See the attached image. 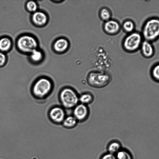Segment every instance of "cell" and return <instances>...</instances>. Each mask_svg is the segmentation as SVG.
Listing matches in <instances>:
<instances>
[{
	"label": "cell",
	"instance_id": "cell-1",
	"mask_svg": "<svg viewBox=\"0 0 159 159\" xmlns=\"http://www.w3.org/2000/svg\"><path fill=\"white\" fill-rule=\"evenodd\" d=\"M53 89V84L51 80L48 77H42L37 79L34 83L31 92L34 96L41 99L48 96Z\"/></svg>",
	"mask_w": 159,
	"mask_h": 159
},
{
	"label": "cell",
	"instance_id": "cell-2",
	"mask_svg": "<svg viewBox=\"0 0 159 159\" xmlns=\"http://www.w3.org/2000/svg\"><path fill=\"white\" fill-rule=\"evenodd\" d=\"M144 40L151 42L159 38V18L152 17L144 24L141 33Z\"/></svg>",
	"mask_w": 159,
	"mask_h": 159
},
{
	"label": "cell",
	"instance_id": "cell-3",
	"mask_svg": "<svg viewBox=\"0 0 159 159\" xmlns=\"http://www.w3.org/2000/svg\"><path fill=\"white\" fill-rule=\"evenodd\" d=\"M59 99L63 108H74L78 104L79 97L72 88L66 87L62 89L59 94Z\"/></svg>",
	"mask_w": 159,
	"mask_h": 159
},
{
	"label": "cell",
	"instance_id": "cell-4",
	"mask_svg": "<svg viewBox=\"0 0 159 159\" xmlns=\"http://www.w3.org/2000/svg\"><path fill=\"white\" fill-rule=\"evenodd\" d=\"M143 40L141 33L134 31L125 37L123 42V47L129 52H135L140 49Z\"/></svg>",
	"mask_w": 159,
	"mask_h": 159
},
{
	"label": "cell",
	"instance_id": "cell-5",
	"mask_svg": "<svg viewBox=\"0 0 159 159\" xmlns=\"http://www.w3.org/2000/svg\"><path fill=\"white\" fill-rule=\"evenodd\" d=\"M111 80L110 75L105 72H91L88 75L87 77V81L89 85L97 88L106 86Z\"/></svg>",
	"mask_w": 159,
	"mask_h": 159
},
{
	"label": "cell",
	"instance_id": "cell-6",
	"mask_svg": "<svg viewBox=\"0 0 159 159\" xmlns=\"http://www.w3.org/2000/svg\"><path fill=\"white\" fill-rule=\"evenodd\" d=\"M19 50L25 53H30L37 48L38 43L36 39L30 35H23L20 36L16 41Z\"/></svg>",
	"mask_w": 159,
	"mask_h": 159
},
{
	"label": "cell",
	"instance_id": "cell-7",
	"mask_svg": "<svg viewBox=\"0 0 159 159\" xmlns=\"http://www.w3.org/2000/svg\"><path fill=\"white\" fill-rule=\"evenodd\" d=\"M48 115L51 121L57 124L62 123L66 117L63 108L59 106L52 107L48 112Z\"/></svg>",
	"mask_w": 159,
	"mask_h": 159
},
{
	"label": "cell",
	"instance_id": "cell-8",
	"mask_svg": "<svg viewBox=\"0 0 159 159\" xmlns=\"http://www.w3.org/2000/svg\"><path fill=\"white\" fill-rule=\"evenodd\" d=\"M89 112V110L86 105L78 104L74 108L73 116L78 121H83L88 118Z\"/></svg>",
	"mask_w": 159,
	"mask_h": 159
},
{
	"label": "cell",
	"instance_id": "cell-9",
	"mask_svg": "<svg viewBox=\"0 0 159 159\" xmlns=\"http://www.w3.org/2000/svg\"><path fill=\"white\" fill-rule=\"evenodd\" d=\"M140 49L142 55L146 58H150L154 55V48L150 42L143 40Z\"/></svg>",
	"mask_w": 159,
	"mask_h": 159
},
{
	"label": "cell",
	"instance_id": "cell-10",
	"mask_svg": "<svg viewBox=\"0 0 159 159\" xmlns=\"http://www.w3.org/2000/svg\"><path fill=\"white\" fill-rule=\"evenodd\" d=\"M31 19L35 25L41 26L46 24L48 21V17L44 12L37 11L33 13Z\"/></svg>",
	"mask_w": 159,
	"mask_h": 159
},
{
	"label": "cell",
	"instance_id": "cell-11",
	"mask_svg": "<svg viewBox=\"0 0 159 159\" xmlns=\"http://www.w3.org/2000/svg\"><path fill=\"white\" fill-rule=\"evenodd\" d=\"M69 43L68 41L63 38H59L56 40L53 45L54 50L57 52H62L68 48Z\"/></svg>",
	"mask_w": 159,
	"mask_h": 159
},
{
	"label": "cell",
	"instance_id": "cell-12",
	"mask_svg": "<svg viewBox=\"0 0 159 159\" xmlns=\"http://www.w3.org/2000/svg\"><path fill=\"white\" fill-rule=\"evenodd\" d=\"M104 29L107 32L113 34L118 31L120 29V25L116 21L109 20L105 24Z\"/></svg>",
	"mask_w": 159,
	"mask_h": 159
},
{
	"label": "cell",
	"instance_id": "cell-13",
	"mask_svg": "<svg viewBox=\"0 0 159 159\" xmlns=\"http://www.w3.org/2000/svg\"><path fill=\"white\" fill-rule=\"evenodd\" d=\"M12 42L9 37H4L0 39V51L5 52L9 51L11 48Z\"/></svg>",
	"mask_w": 159,
	"mask_h": 159
},
{
	"label": "cell",
	"instance_id": "cell-14",
	"mask_svg": "<svg viewBox=\"0 0 159 159\" xmlns=\"http://www.w3.org/2000/svg\"><path fill=\"white\" fill-rule=\"evenodd\" d=\"M29 58L33 62L37 63L40 62L43 57V53L40 50L36 49L30 54Z\"/></svg>",
	"mask_w": 159,
	"mask_h": 159
},
{
	"label": "cell",
	"instance_id": "cell-15",
	"mask_svg": "<svg viewBox=\"0 0 159 159\" xmlns=\"http://www.w3.org/2000/svg\"><path fill=\"white\" fill-rule=\"evenodd\" d=\"M78 121L73 116H69L66 117L62 124L66 128H71L76 125Z\"/></svg>",
	"mask_w": 159,
	"mask_h": 159
},
{
	"label": "cell",
	"instance_id": "cell-16",
	"mask_svg": "<svg viewBox=\"0 0 159 159\" xmlns=\"http://www.w3.org/2000/svg\"><path fill=\"white\" fill-rule=\"evenodd\" d=\"M93 97L91 93H84L82 94L79 97V101L85 105L91 103L93 101Z\"/></svg>",
	"mask_w": 159,
	"mask_h": 159
},
{
	"label": "cell",
	"instance_id": "cell-17",
	"mask_svg": "<svg viewBox=\"0 0 159 159\" xmlns=\"http://www.w3.org/2000/svg\"><path fill=\"white\" fill-rule=\"evenodd\" d=\"M152 79L155 82L159 83V63L154 65L150 71Z\"/></svg>",
	"mask_w": 159,
	"mask_h": 159
},
{
	"label": "cell",
	"instance_id": "cell-18",
	"mask_svg": "<svg viewBox=\"0 0 159 159\" xmlns=\"http://www.w3.org/2000/svg\"><path fill=\"white\" fill-rule=\"evenodd\" d=\"M120 145L119 143L116 141L112 142L108 146V152L115 155L120 150Z\"/></svg>",
	"mask_w": 159,
	"mask_h": 159
},
{
	"label": "cell",
	"instance_id": "cell-19",
	"mask_svg": "<svg viewBox=\"0 0 159 159\" xmlns=\"http://www.w3.org/2000/svg\"><path fill=\"white\" fill-rule=\"evenodd\" d=\"M123 27L126 32L129 34L134 31L135 25L134 22L132 20H128L124 22Z\"/></svg>",
	"mask_w": 159,
	"mask_h": 159
},
{
	"label": "cell",
	"instance_id": "cell-20",
	"mask_svg": "<svg viewBox=\"0 0 159 159\" xmlns=\"http://www.w3.org/2000/svg\"><path fill=\"white\" fill-rule=\"evenodd\" d=\"M26 6L27 9L29 12L33 13L38 11V5L34 1H28L26 3Z\"/></svg>",
	"mask_w": 159,
	"mask_h": 159
},
{
	"label": "cell",
	"instance_id": "cell-21",
	"mask_svg": "<svg viewBox=\"0 0 159 159\" xmlns=\"http://www.w3.org/2000/svg\"><path fill=\"white\" fill-rule=\"evenodd\" d=\"M115 155L116 159H131L130 154L125 150H120Z\"/></svg>",
	"mask_w": 159,
	"mask_h": 159
},
{
	"label": "cell",
	"instance_id": "cell-22",
	"mask_svg": "<svg viewBox=\"0 0 159 159\" xmlns=\"http://www.w3.org/2000/svg\"><path fill=\"white\" fill-rule=\"evenodd\" d=\"M100 16L103 20H107L110 19L111 14L109 11L107 9L103 8L101 11Z\"/></svg>",
	"mask_w": 159,
	"mask_h": 159
},
{
	"label": "cell",
	"instance_id": "cell-23",
	"mask_svg": "<svg viewBox=\"0 0 159 159\" xmlns=\"http://www.w3.org/2000/svg\"><path fill=\"white\" fill-rule=\"evenodd\" d=\"M7 61V57L5 53L0 51V66H3Z\"/></svg>",
	"mask_w": 159,
	"mask_h": 159
},
{
	"label": "cell",
	"instance_id": "cell-24",
	"mask_svg": "<svg viewBox=\"0 0 159 159\" xmlns=\"http://www.w3.org/2000/svg\"><path fill=\"white\" fill-rule=\"evenodd\" d=\"M101 159H116V156L109 152L103 155Z\"/></svg>",
	"mask_w": 159,
	"mask_h": 159
}]
</instances>
